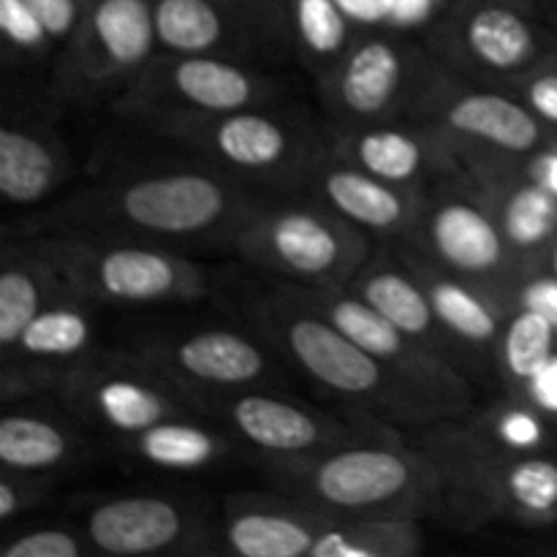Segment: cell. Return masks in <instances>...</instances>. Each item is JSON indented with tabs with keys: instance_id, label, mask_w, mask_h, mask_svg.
Here are the masks:
<instances>
[{
	"instance_id": "1f68e13d",
	"label": "cell",
	"mask_w": 557,
	"mask_h": 557,
	"mask_svg": "<svg viewBox=\"0 0 557 557\" xmlns=\"http://www.w3.org/2000/svg\"><path fill=\"white\" fill-rule=\"evenodd\" d=\"M297 27L305 47L319 58H332L346 44V14L335 0H297Z\"/></svg>"
},
{
	"instance_id": "ab89813d",
	"label": "cell",
	"mask_w": 557,
	"mask_h": 557,
	"mask_svg": "<svg viewBox=\"0 0 557 557\" xmlns=\"http://www.w3.org/2000/svg\"><path fill=\"white\" fill-rule=\"evenodd\" d=\"M528 101L549 123H557V74L539 76L531 87H528Z\"/></svg>"
},
{
	"instance_id": "7a4b0ae2",
	"label": "cell",
	"mask_w": 557,
	"mask_h": 557,
	"mask_svg": "<svg viewBox=\"0 0 557 557\" xmlns=\"http://www.w3.org/2000/svg\"><path fill=\"white\" fill-rule=\"evenodd\" d=\"M413 482V466L392 449H346L315 468L313 490L335 509L364 511L400 498Z\"/></svg>"
},
{
	"instance_id": "74e56055",
	"label": "cell",
	"mask_w": 557,
	"mask_h": 557,
	"mask_svg": "<svg viewBox=\"0 0 557 557\" xmlns=\"http://www.w3.org/2000/svg\"><path fill=\"white\" fill-rule=\"evenodd\" d=\"M341 5L343 14L354 22H364V25H375L389 16H395L397 0H335Z\"/></svg>"
},
{
	"instance_id": "30bf717a",
	"label": "cell",
	"mask_w": 557,
	"mask_h": 557,
	"mask_svg": "<svg viewBox=\"0 0 557 557\" xmlns=\"http://www.w3.org/2000/svg\"><path fill=\"white\" fill-rule=\"evenodd\" d=\"M90 36L114 69H136L158 41L150 0H98L90 14Z\"/></svg>"
},
{
	"instance_id": "d6a6232c",
	"label": "cell",
	"mask_w": 557,
	"mask_h": 557,
	"mask_svg": "<svg viewBox=\"0 0 557 557\" xmlns=\"http://www.w3.org/2000/svg\"><path fill=\"white\" fill-rule=\"evenodd\" d=\"M515 504L531 515H547L557 506V466L549 460L517 462L506 476Z\"/></svg>"
},
{
	"instance_id": "60d3db41",
	"label": "cell",
	"mask_w": 557,
	"mask_h": 557,
	"mask_svg": "<svg viewBox=\"0 0 557 557\" xmlns=\"http://www.w3.org/2000/svg\"><path fill=\"white\" fill-rule=\"evenodd\" d=\"M531 395L544 411L557 413V357L549 359L531 379Z\"/></svg>"
},
{
	"instance_id": "f1b7e54d",
	"label": "cell",
	"mask_w": 557,
	"mask_h": 557,
	"mask_svg": "<svg viewBox=\"0 0 557 557\" xmlns=\"http://www.w3.org/2000/svg\"><path fill=\"white\" fill-rule=\"evenodd\" d=\"M357 158L364 172L386 183H406L422 169V145L403 131L381 128L357 141Z\"/></svg>"
},
{
	"instance_id": "8fae6325",
	"label": "cell",
	"mask_w": 557,
	"mask_h": 557,
	"mask_svg": "<svg viewBox=\"0 0 557 557\" xmlns=\"http://www.w3.org/2000/svg\"><path fill=\"white\" fill-rule=\"evenodd\" d=\"M403 82V58L392 41H364L348 54L337 79L341 103L348 112L368 117L395 101Z\"/></svg>"
},
{
	"instance_id": "277c9868",
	"label": "cell",
	"mask_w": 557,
	"mask_h": 557,
	"mask_svg": "<svg viewBox=\"0 0 557 557\" xmlns=\"http://www.w3.org/2000/svg\"><path fill=\"white\" fill-rule=\"evenodd\" d=\"M256 237L267 259L299 277H330L348 259L346 234L308 210L277 212Z\"/></svg>"
},
{
	"instance_id": "7402d4cb",
	"label": "cell",
	"mask_w": 557,
	"mask_h": 557,
	"mask_svg": "<svg viewBox=\"0 0 557 557\" xmlns=\"http://www.w3.org/2000/svg\"><path fill=\"white\" fill-rule=\"evenodd\" d=\"M139 455L166 471H196L210 466L221 444L207 430L185 422H158L139 433Z\"/></svg>"
},
{
	"instance_id": "f35d334b",
	"label": "cell",
	"mask_w": 557,
	"mask_h": 557,
	"mask_svg": "<svg viewBox=\"0 0 557 557\" xmlns=\"http://www.w3.org/2000/svg\"><path fill=\"white\" fill-rule=\"evenodd\" d=\"M522 305L536 313H542L544 319H549L557 326V281L542 277V281H533L531 286L522 292Z\"/></svg>"
},
{
	"instance_id": "3957f363",
	"label": "cell",
	"mask_w": 557,
	"mask_h": 557,
	"mask_svg": "<svg viewBox=\"0 0 557 557\" xmlns=\"http://www.w3.org/2000/svg\"><path fill=\"white\" fill-rule=\"evenodd\" d=\"M286 346L305 373L341 395H370L381 384V359L359 348L330 319L299 315L286 326Z\"/></svg>"
},
{
	"instance_id": "836d02e7",
	"label": "cell",
	"mask_w": 557,
	"mask_h": 557,
	"mask_svg": "<svg viewBox=\"0 0 557 557\" xmlns=\"http://www.w3.org/2000/svg\"><path fill=\"white\" fill-rule=\"evenodd\" d=\"M0 30L20 49L41 47L44 38L49 36L36 11L27 5V0H0Z\"/></svg>"
},
{
	"instance_id": "ee69618b",
	"label": "cell",
	"mask_w": 557,
	"mask_h": 557,
	"mask_svg": "<svg viewBox=\"0 0 557 557\" xmlns=\"http://www.w3.org/2000/svg\"><path fill=\"white\" fill-rule=\"evenodd\" d=\"M20 509V498H16V490L9 482L0 484V520H11Z\"/></svg>"
},
{
	"instance_id": "9a60e30c",
	"label": "cell",
	"mask_w": 557,
	"mask_h": 557,
	"mask_svg": "<svg viewBox=\"0 0 557 557\" xmlns=\"http://www.w3.org/2000/svg\"><path fill=\"white\" fill-rule=\"evenodd\" d=\"M466 44L479 63L511 71L533 58V30L517 11L506 5H482L466 25Z\"/></svg>"
},
{
	"instance_id": "ffe728a7",
	"label": "cell",
	"mask_w": 557,
	"mask_h": 557,
	"mask_svg": "<svg viewBox=\"0 0 557 557\" xmlns=\"http://www.w3.org/2000/svg\"><path fill=\"white\" fill-rule=\"evenodd\" d=\"M228 544L243 557H299L310 555L315 536L308 525L286 515L248 511L234 517L226 533Z\"/></svg>"
},
{
	"instance_id": "f6af8a7d",
	"label": "cell",
	"mask_w": 557,
	"mask_h": 557,
	"mask_svg": "<svg viewBox=\"0 0 557 557\" xmlns=\"http://www.w3.org/2000/svg\"><path fill=\"white\" fill-rule=\"evenodd\" d=\"M553 267H555V275H557V250H555V259H553Z\"/></svg>"
},
{
	"instance_id": "6da1fadb",
	"label": "cell",
	"mask_w": 557,
	"mask_h": 557,
	"mask_svg": "<svg viewBox=\"0 0 557 557\" xmlns=\"http://www.w3.org/2000/svg\"><path fill=\"white\" fill-rule=\"evenodd\" d=\"M226 212V190L196 172H172L131 183L120 194V215L156 234H196Z\"/></svg>"
},
{
	"instance_id": "e575fe53",
	"label": "cell",
	"mask_w": 557,
	"mask_h": 557,
	"mask_svg": "<svg viewBox=\"0 0 557 557\" xmlns=\"http://www.w3.org/2000/svg\"><path fill=\"white\" fill-rule=\"evenodd\" d=\"M82 547L65 531H33L11 542L3 557H79Z\"/></svg>"
},
{
	"instance_id": "d4e9b609",
	"label": "cell",
	"mask_w": 557,
	"mask_h": 557,
	"mask_svg": "<svg viewBox=\"0 0 557 557\" xmlns=\"http://www.w3.org/2000/svg\"><path fill=\"white\" fill-rule=\"evenodd\" d=\"M326 319L375 359H395L406 348V332L397 330L368 299H335Z\"/></svg>"
},
{
	"instance_id": "d590c367",
	"label": "cell",
	"mask_w": 557,
	"mask_h": 557,
	"mask_svg": "<svg viewBox=\"0 0 557 557\" xmlns=\"http://www.w3.org/2000/svg\"><path fill=\"white\" fill-rule=\"evenodd\" d=\"M38 20L44 22L47 33L52 38H65L74 30L76 20H79V3L76 0H27Z\"/></svg>"
},
{
	"instance_id": "83f0119b",
	"label": "cell",
	"mask_w": 557,
	"mask_h": 557,
	"mask_svg": "<svg viewBox=\"0 0 557 557\" xmlns=\"http://www.w3.org/2000/svg\"><path fill=\"white\" fill-rule=\"evenodd\" d=\"M557 326L536 310L525 308L511 319L504 335V362L515 379L531 381L553 359Z\"/></svg>"
},
{
	"instance_id": "5bb4252c",
	"label": "cell",
	"mask_w": 557,
	"mask_h": 557,
	"mask_svg": "<svg viewBox=\"0 0 557 557\" xmlns=\"http://www.w3.org/2000/svg\"><path fill=\"white\" fill-rule=\"evenodd\" d=\"M326 201L364 228H395L406 218V199L386 180L357 169H335L321 183Z\"/></svg>"
},
{
	"instance_id": "8d00e7d4",
	"label": "cell",
	"mask_w": 557,
	"mask_h": 557,
	"mask_svg": "<svg viewBox=\"0 0 557 557\" xmlns=\"http://www.w3.org/2000/svg\"><path fill=\"white\" fill-rule=\"evenodd\" d=\"M498 435L504 438V444L517 446V449H531V446H536L542 441V424L536 422L533 413L509 411L500 417Z\"/></svg>"
},
{
	"instance_id": "603a6c76",
	"label": "cell",
	"mask_w": 557,
	"mask_h": 557,
	"mask_svg": "<svg viewBox=\"0 0 557 557\" xmlns=\"http://www.w3.org/2000/svg\"><path fill=\"white\" fill-rule=\"evenodd\" d=\"M362 299H368L381 315H386L408 337L428 335L435 321V310L428 292H422L403 272L381 270L370 275L362 283Z\"/></svg>"
},
{
	"instance_id": "52a82bcc",
	"label": "cell",
	"mask_w": 557,
	"mask_h": 557,
	"mask_svg": "<svg viewBox=\"0 0 557 557\" xmlns=\"http://www.w3.org/2000/svg\"><path fill=\"white\" fill-rule=\"evenodd\" d=\"M430 239L441 259L462 272H493L504 261V239L495 223L462 201H451L435 212Z\"/></svg>"
},
{
	"instance_id": "9c48e42d",
	"label": "cell",
	"mask_w": 557,
	"mask_h": 557,
	"mask_svg": "<svg viewBox=\"0 0 557 557\" xmlns=\"http://www.w3.org/2000/svg\"><path fill=\"white\" fill-rule=\"evenodd\" d=\"M446 120L460 134L509 152L533 150L542 136L536 117L525 107L495 92H471L457 98L446 112Z\"/></svg>"
},
{
	"instance_id": "b9f144b4",
	"label": "cell",
	"mask_w": 557,
	"mask_h": 557,
	"mask_svg": "<svg viewBox=\"0 0 557 557\" xmlns=\"http://www.w3.org/2000/svg\"><path fill=\"white\" fill-rule=\"evenodd\" d=\"M536 177L542 188H547L549 194L557 196V152H547V156L539 158Z\"/></svg>"
},
{
	"instance_id": "44dd1931",
	"label": "cell",
	"mask_w": 557,
	"mask_h": 557,
	"mask_svg": "<svg viewBox=\"0 0 557 557\" xmlns=\"http://www.w3.org/2000/svg\"><path fill=\"white\" fill-rule=\"evenodd\" d=\"M69 455V438L36 417H5L0 422V462L11 471H47Z\"/></svg>"
},
{
	"instance_id": "e0dca14e",
	"label": "cell",
	"mask_w": 557,
	"mask_h": 557,
	"mask_svg": "<svg viewBox=\"0 0 557 557\" xmlns=\"http://www.w3.org/2000/svg\"><path fill=\"white\" fill-rule=\"evenodd\" d=\"M52 152L36 136L16 128L0 131V194L9 205H33L54 183Z\"/></svg>"
},
{
	"instance_id": "ba28073f",
	"label": "cell",
	"mask_w": 557,
	"mask_h": 557,
	"mask_svg": "<svg viewBox=\"0 0 557 557\" xmlns=\"http://www.w3.org/2000/svg\"><path fill=\"white\" fill-rule=\"evenodd\" d=\"M174 359L190 379L218 386L250 384L267 370V357L261 348L248 337L226 330L190 335L188 341L180 343Z\"/></svg>"
},
{
	"instance_id": "5b68a950",
	"label": "cell",
	"mask_w": 557,
	"mask_h": 557,
	"mask_svg": "<svg viewBox=\"0 0 557 557\" xmlns=\"http://www.w3.org/2000/svg\"><path fill=\"white\" fill-rule=\"evenodd\" d=\"M183 515L163 498H117L98 506L87 520V536L101 553L150 555L174 544Z\"/></svg>"
},
{
	"instance_id": "8992f818",
	"label": "cell",
	"mask_w": 557,
	"mask_h": 557,
	"mask_svg": "<svg viewBox=\"0 0 557 557\" xmlns=\"http://www.w3.org/2000/svg\"><path fill=\"white\" fill-rule=\"evenodd\" d=\"M188 270L172 256L150 248L103 250L92 264V283L107 299L117 302H161L177 294Z\"/></svg>"
},
{
	"instance_id": "7c38bea8",
	"label": "cell",
	"mask_w": 557,
	"mask_h": 557,
	"mask_svg": "<svg viewBox=\"0 0 557 557\" xmlns=\"http://www.w3.org/2000/svg\"><path fill=\"white\" fill-rule=\"evenodd\" d=\"M232 422L250 444L267 451H305L321 441V424L302 408L267 395L234 400Z\"/></svg>"
},
{
	"instance_id": "f546056e",
	"label": "cell",
	"mask_w": 557,
	"mask_h": 557,
	"mask_svg": "<svg viewBox=\"0 0 557 557\" xmlns=\"http://www.w3.org/2000/svg\"><path fill=\"white\" fill-rule=\"evenodd\" d=\"M557 207L555 196L542 185L520 188L504 210V232L517 245H536L555 228Z\"/></svg>"
},
{
	"instance_id": "4dcf8cb0",
	"label": "cell",
	"mask_w": 557,
	"mask_h": 557,
	"mask_svg": "<svg viewBox=\"0 0 557 557\" xmlns=\"http://www.w3.org/2000/svg\"><path fill=\"white\" fill-rule=\"evenodd\" d=\"M41 288L27 270H5L0 275V346H20L22 332L41 310Z\"/></svg>"
},
{
	"instance_id": "d6986e66",
	"label": "cell",
	"mask_w": 557,
	"mask_h": 557,
	"mask_svg": "<svg viewBox=\"0 0 557 557\" xmlns=\"http://www.w3.org/2000/svg\"><path fill=\"white\" fill-rule=\"evenodd\" d=\"M158 41L180 54H205L223 41V14L212 0H156Z\"/></svg>"
},
{
	"instance_id": "4fadbf2b",
	"label": "cell",
	"mask_w": 557,
	"mask_h": 557,
	"mask_svg": "<svg viewBox=\"0 0 557 557\" xmlns=\"http://www.w3.org/2000/svg\"><path fill=\"white\" fill-rule=\"evenodd\" d=\"M172 87L205 112H243L253 103L256 79L226 60L188 54L172 69Z\"/></svg>"
},
{
	"instance_id": "7bdbcfd3",
	"label": "cell",
	"mask_w": 557,
	"mask_h": 557,
	"mask_svg": "<svg viewBox=\"0 0 557 557\" xmlns=\"http://www.w3.org/2000/svg\"><path fill=\"white\" fill-rule=\"evenodd\" d=\"M430 3H433V0H397L395 16L403 22H413L419 20V16L428 14Z\"/></svg>"
},
{
	"instance_id": "484cf974",
	"label": "cell",
	"mask_w": 557,
	"mask_h": 557,
	"mask_svg": "<svg viewBox=\"0 0 557 557\" xmlns=\"http://www.w3.org/2000/svg\"><path fill=\"white\" fill-rule=\"evenodd\" d=\"M428 297L433 302L435 319L455 335L466 337L471 343L493 341L498 332L493 310L482 302L466 286L451 281H435L428 286Z\"/></svg>"
},
{
	"instance_id": "ac0fdd59",
	"label": "cell",
	"mask_w": 557,
	"mask_h": 557,
	"mask_svg": "<svg viewBox=\"0 0 557 557\" xmlns=\"http://www.w3.org/2000/svg\"><path fill=\"white\" fill-rule=\"evenodd\" d=\"M212 147L243 169H272L286 158L288 134L272 117L256 112H228L212 128Z\"/></svg>"
},
{
	"instance_id": "2e32d148",
	"label": "cell",
	"mask_w": 557,
	"mask_h": 557,
	"mask_svg": "<svg viewBox=\"0 0 557 557\" xmlns=\"http://www.w3.org/2000/svg\"><path fill=\"white\" fill-rule=\"evenodd\" d=\"M90 408L107 428L117 433H145L152 424L163 422L172 411V403L158 386L131 375L101 379L90 392Z\"/></svg>"
},
{
	"instance_id": "4316f807",
	"label": "cell",
	"mask_w": 557,
	"mask_h": 557,
	"mask_svg": "<svg viewBox=\"0 0 557 557\" xmlns=\"http://www.w3.org/2000/svg\"><path fill=\"white\" fill-rule=\"evenodd\" d=\"M92 326L87 315L71 308L41 310L22 332L20 348L30 357H74L90 346Z\"/></svg>"
},
{
	"instance_id": "cb8c5ba5",
	"label": "cell",
	"mask_w": 557,
	"mask_h": 557,
	"mask_svg": "<svg viewBox=\"0 0 557 557\" xmlns=\"http://www.w3.org/2000/svg\"><path fill=\"white\" fill-rule=\"evenodd\" d=\"M417 549V531L403 522H364L346 531L319 533L310 547L313 557H381L411 555Z\"/></svg>"
}]
</instances>
